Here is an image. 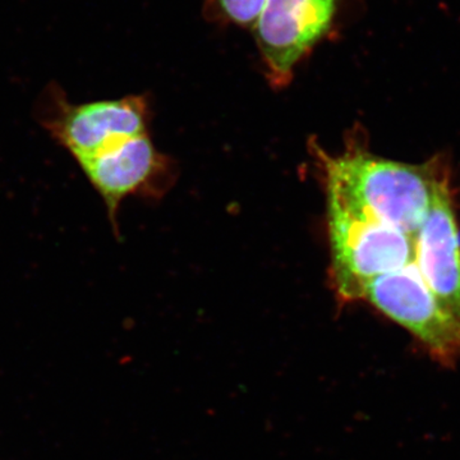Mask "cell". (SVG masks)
<instances>
[{
	"label": "cell",
	"mask_w": 460,
	"mask_h": 460,
	"mask_svg": "<svg viewBox=\"0 0 460 460\" xmlns=\"http://www.w3.org/2000/svg\"><path fill=\"white\" fill-rule=\"evenodd\" d=\"M314 156L325 186L326 204L413 238L428 217L436 186L443 178L434 163L407 164L357 146L332 156L314 145Z\"/></svg>",
	"instance_id": "cell-1"
},
{
	"label": "cell",
	"mask_w": 460,
	"mask_h": 460,
	"mask_svg": "<svg viewBox=\"0 0 460 460\" xmlns=\"http://www.w3.org/2000/svg\"><path fill=\"white\" fill-rule=\"evenodd\" d=\"M36 117L51 140L77 162L147 135L150 108L142 95L74 104L59 84H50L41 93Z\"/></svg>",
	"instance_id": "cell-2"
},
{
	"label": "cell",
	"mask_w": 460,
	"mask_h": 460,
	"mask_svg": "<svg viewBox=\"0 0 460 460\" xmlns=\"http://www.w3.org/2000/svg\"><path fill=\"white\" fill-rule=\"evenodd\" d=\"M328 205L330 275L338 298L363 299L378 277L414 261V238L362 215Z\"/></svg>",
	"instance_id": "cell-3"
},
{
	"label": "cell",
	"mask_w": 460,
	"mask_h": 460,
	"mask_svg": "<svg viewBox=\"0 0 460 460\" xmlns=\"http://www.w3.org/2000/svg\"><path fill=\"white\" fill-rule=\"evenodd\" d=\"M363 299L410 332L441 366L458 362L460 319L436 298L414 261L371 281Z\"/></svg>",
	"instance_id": "cell-4"
},
{
	"label": "cell",
	"mask_w": 460,
	"mask_h": 460,
	"mask_svg": "<svg viewBox=\"0 0 460 460\" xmlns=\"http://www.w3.org/2000/svg\"><path fill=\"white\" fill-rule=\"evenodd\" d=\"M339 0H266L255 23L256 41L275 89L292 81L296 66L325 38Z\"/></svg>",
	"instance_id": "cell-5"
},
{
	"label": "cell",
	"mask_w": 460,
	"mask_h": 460,
	"mask_svg": "<svg viewBox=\"0 0 460 460\" xmlns=\"http://www.w3.org/2000/svg\"><path fill=\"white\" fill-rule=\"evenodd\" d=\"M75 163L104 201L117 237L118 211L123 199L162 193L171 174V163L157 150L148 133Z\"/></svg>",
	"instance_id": "cell-6"
},
{
	"label": "cell",
	"mask_w": 460,
	"mask_h": 460,
	"mask_svg": "<svg viewBox=\"0 0 460 460\" xmlns=\"http://www.w3.org/2000/svg\"><path fill=\"white\" fill-rule=\"evenodd\" d=\"M414 263L436 298L460 319V242L447 177L414 235Z\"/></svg>",
	"instance_id": "cell-7"
},
{
	"label": "cell",
	"mask_w": 460,
	"mask_h": 460,
	"mask_svg": "<svg viewBox=\"0 0 460 460\" xmlns=\"http://www.w3.org/2000/svg\"><path fill=\"white\" fill-rule=\"evenodd\" d=\"M266 0H217L224 18L239 26L253 27Z\"/></svg>",
	"instance_id": "cell-8"
}]
</instances>
